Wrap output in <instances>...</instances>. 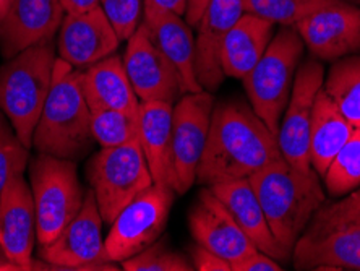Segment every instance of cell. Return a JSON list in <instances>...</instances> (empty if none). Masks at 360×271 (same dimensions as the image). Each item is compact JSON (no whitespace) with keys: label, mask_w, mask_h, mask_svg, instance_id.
I'll return each instance as SVG.
<instances>
[{"label":"cell","mask_w":360,"mask_h":271,"mask_svg":"<svg viewBox=\"0 0 360 271\" xmlns=\"http://www.w3.org/2000/svg\"><path fill=\"white\" fill-rule=\"evenodd\" d=\"M283 158L278 138L252 106L229 99L214 104L197 182L203 187L250 175Z\"/></svg>","instance_id":"1"},{"label":"cell","mask_w":360,"mask_h":271,"mask_svg":"<svg viewBox=\"0 0 360 271\" xmlns=\"http://www.w3.org/2000/svg\"><path fill=\"white\" fill-rule=\"evenodd\" d=\"M276 241L292 255L316 211L326 201L319 174L279 158L248 177Z\"/></svg>","instance_id":"2"},{"label":"cell","mask_w":360,"mask_h":271,"mask_svg":"<svg viewBox=\"0 0 360 271\" xmlns=\"http://www.w3.org/2000/svg\"><path fill=\"white\" fill-rule=\"evenodd\" d=\"M89 114L82 70L57 57L49 96L33 135V148L44 155L80 161L94 143Z\"/></svg>","instance_id":"3"},{"label":"cell","mask_w":360,"mask_h":271,"mask_svg":"<svg viewBox=\"0 0 360 271\" xmlns=\"http://www.w3.org/2000/svg\"><path fill=\"white\" fill-rule=\"evenodd\" d=\"M56 61V47L49 41L21 51L0 67V111L30 150L49 96Z\"/></svg>","instance_id":"4"},{"label":"cell","mask_w":360,"mask_h":271,"mask_svg":"<svg viewBox=\"0 0 360 271\" xmlns=\"http://www.w3.org/2000/svg\"><path fill=\"white\" fill-rule=\"evenodd\" d=\"M304 51L305 44L297 30L281 26L263 57L242 80L252 109L276 138Z\"/></svg>","instance_id":"5"},{"label":"cell","mask_w":360,"mask_h":271,"mask_svg":"<svg viewBox=\"0 0 360 271\" xmlns=\"http://www.w3.org/2000/svg\"><path fill=\"white\" fill-rule=\"evenodd\" d=\"M75 161L38 153L31 163L30 187L36 211V237L49 244L82 210L84 190Z\"/></svg>","instance_id":"6"},{"label":"cell","mask_w":360,"mask_h":271,"mask_svg":"<svg viewBox=\"0 0 360 271\" xmlns=\"http://www.w3.org/2000/svg\"><path fill=\"white\" fill-rule=\"evenodd\" d=\"M86 177L101 218L108 225L124 206L155 184L140 141L101 148L88 163Z\"/></svg>","instance_id":"7"},{"label":"cell","mask_w":360,"mask_h":271,"mask_svg":"<svg viewBox=\"0 0 360 271\" xmlns=\"http://www.w3.org/2000/svg\"><path fill=\"white\" fill-rule=\"evenodd\" d=\"M174 198L176 190L155 182L124 206L104 239L110 262L122 263L155 244L167 225Z\"/></svg>","instance_id":"8"},{"label":"cell","mask_w":360,"mask_h":271,"mask_svg":"<svg viewBox=\"0 0 360 271\" xmlns=\"http://www.w3.org/2000/svg\"><path fill=\"white\" fill-rule=\"evenodd\" d=\"M49 270H119L110 262L103 239V218L93 190L84 194L82 210L49 244L39 246Z\"/></svg>","instance_id":"9"},{"label":"cell","mask_w":360,"mask_h":271,"mask_svg":"<svg viewBox=\"0 0 360 271\" xmlns=\"http://www.w3.org/2000/svg\"><path fill=\"white\" fill-rule=\"evenodd\" d=\"M214 98L210 92L185 93L172 111V166L176 194H187L197 182V172L208 143Z\"/></svg>","instance_id":"10"},{"label":"cell","mask_w":360,"mask_h":271,"mask_svg":"<svg viewBox=\"0 0 360 271\" xmlns=\"http://www.w3.org/2000/svg\"><path fill=\"white\" fill-rule=\"evenodd\" d=\"M325 82L319 58L302 62L295 73L292 92L279 124L278 145L285 161L302 171H310V124L316 94Z\"/></svg>","instance_id":"11"},{"label":"cell","mask_w":360,"mask_h":271,"mask_svg":"<svg viewBox=\"0 0 360 271\" xmlns=\"http://www.w3.org/2000/svg\"><path fill=\"white\" fill-rule=\"evenodd\" d=\"M310 54L319 61L360 54V5L331 0L294 26Z\"/></svg>","instance_id":"12"},{"label":"cell","mask_w":360,"mask_h":271,"mask_svg":"<svg viewBox=\"0 0 360 271\" xmlns=\"http://www.w3.org/2000/svg\"><path fill=\"white\" fill-rule=\"evenodd\" d=\"M36 239L33 194L25 174H15L0 192V252L15 270H49L33 260Z\"/></svg>","instance_id":"13"},{"label":"cell","mask_w":360,"mask_h":271,"mask_svg":"<svg viewBox=\"0 0 360 271\" xmlns=\"http://www.w3.org/2000/svg\"><path fill=\"white\" fill-rule=\"evenodd\" d=\"M122 61L140 103L161 101L176 104L184 94L176 67L153 42L143 23L127 41Z\"/></svg>","instance_id":"14"},{"label":"cell","mask_w":360,"mask_h":271,"mask_svg":"<svg viewBox=\"0 0 360 271\" xmlns=\"http://www.w3.org/2000/svg\"><path fill=\"white\" fill-rule=\"evenodd\" d=\"M65 17L60 0H10L0 20V52L12 58L21 51L49 42Z\"/></svg>","instance_id":"15"},{"label":"cell","mask_w":360,"mask_h":271,"mask_svg":"<svg viewBox=\"0 0 360 271\" xmlns=\"http://www.w3.org/2000/svg\"><path fill=\"white\" fill-rule=\"evenodd\" d=\"M57 34V54L78 70L115 54L120 44L101 7L83 13H65Z\"/></svg>","instance_id":"16"},{"label":"cell","mask_w":360,"mask_h":271,"mask_svg":"<svg viewBox=\"0 0 360 271\" xmlns=\"http://www.w3.org/2000/svg\"><path fill=\"white\" fill-rule=\"evenodd\" d=\"M188 227L195 242L229 263L258 251L210 187L198 194L188 213Z\"/></svg>","instance_id":"17"},{"label":"cell","mask_w":360,"mask_h":271,"mask_svg":"<svg viewBox=\"0 0 360 271\" xmlns=\"http://www.w3.org/2000/svg\"><path fill=\"white\" fill-rule=\"evenodd\" d=\"M243 12V0H208L197 23V77L205 92L214 93L224 82L221 68V44Z\"/></svg>","instance_id":"18"},{"label":"cell","mask_w":360,"mask_h":271,"mask_svg":"<svg viewBox=\"0 0 360 271\" xmlns=\"http://www.w3.org/2000/svg\"><path fill=\"white\" fill-rule=\"evenodd\" d=\"M210 189L222 201V205L226 206L227 211L258 251L278 260L279 263L290 262L292 255L285 252V248L281 246L271 232V227L268 225V220L263 213V208L250 180H227V182L211 185Z\"/></svg>","instance_id":"19"},{"label":"cell","mask_w":360,"mask_h":271,"mask_svg":"<svg viewBox=\"0 0 360 271\" xmlns=\"http://www.w3.org/2000/svg\"><path fill=\"white\" fill-rule=\"evenodd\" d=\"M294 267L316 271H360V222L302 236L294 246Z\"/></svg>","instance_id":"20"},{"label":"cell","mask_w":360,"mask_h":271,"mask_svg":"<svg viewBox=\"0 0 360 271\" xmlns=\"http://www.w3.org/2000/svg\"><path fill=\"white\" fill-rule=\"evenodd\" d=\"M141 23L153 42L176 67L184 94L203 92L195 67L197 62L195 36L187 20L171 12H155L143 13Z\"/></svg>","instance_id":"21"},{"label":"cell","mask_w":360,"mask_h":271,"mask_svg":"<svg viewBox=\"0 0 360 271\" xmlns=\"http://www.w3.org/2000/svg\"><path fill=\"white\" fill-rule=\"evenodd\" d=\"M82 88L89 111L117 109L130 115L140 113L141 103L127 75L124 61L117 54L84 68Z\"/></svg>","instance_id":"22"},{"label":"cell","mask_w":360,"mask_h":271,"mask_svg":"<svg viewBox=\"0 0 360 271\" xmlns=\"http://www.w3.org/2000/svg\"><path fill=\"white\" fill-rule=\"evenodd\" d=\"M172 111L174 104L161 101L141 103L139 122L140 146L153 180L176 190L172 166Z\"/></svg>","instance_id":"23"},{"label":"cell","mask_w":360,"mask_h":271,"mask_svg":"<svg viewBox=\"0 0 360 271\" xmlns=\"http://www.w3.org/2000/svg\"><path fill=\"white\" fill-rule=\"evenodd\" d=\"M276 25L255 15L243 13L221 44V68L224 77L243 80L266 52Z\"/></svg>","instance_id":"24"},{"label":"cell","mask_w":360,"mask_h":271,"mask_svg":"<svg viewBox=\"0 0 360 271\" xmlns=\"http://www.w3.org/2000/svg\"><path fill=\"white\" fill-rule=\"evenodd\" d=\"M354 129L356 127L342 115L321 87L316 94L310 124V164L320 177L351 138Z\"/></svg>","instance_id":"25"},{"label":"cell","mask_w":360,"mask_h":271,"mask_svg":"<svg viewBox=\"0 0 360 271\" xmlns=\"http://www.w3.org/2000/svg\"><path fill=\"white\" fill-rule=\"evenodd\" d=\"M323 92L342 115L360 129V54L338 58L323 82Z\"/></svg>","instance_id":"26"},{"label":"cell","mask_w":360,"mask_h":271,"mask_svg":"<svg viewBox=\"0 0 360 271\" xmlns=\"http://www.w3.org/2000/svg\"><path fill=\"white\" fill-rule=\"evenodd\" d=\"M323 180L328 195L335 198L360 187V129H354L346 145L333 158Z\"/></svg>","instance_id":"27"},{"label":"cell","mask_w":360,"mask_h":271,"mask_svg":"<svg viewBox=\"0 0 360 271\" xmlns=\"http://www.w3.org/2000/svg\"><path fill=\"white\" fill-rule=\"evenodd\" d=\"M89 113L91 134L101 148L140 141L139 115H130L117 109H91Z\"/></svg>","instance_id":"28"},{"label":"cell","mask_w":360,"mask_h":271,"mask_svg":"<svg viewBox=\"0 0 360 271\" xmlns=\"http://www.w3.org/2000/svg\"><path fill=\"white\" fill-rule=\"evenodd\" d=\"M331 0H243V12L279 26H295Z\"/></svg>","instance_id":"29"},{"label":"cell","mask_w":360,"mask_h":271,"mask_svg":"<svg viewBox=\"0 0 360 271\" xmlns=\"http://www.w3.org/2000/svg\"><path fill=\"white\" fill-rule=\"evenodd\" d=\"M360 222V187L344 195L341 200L333 203H323L316 211L314 220L302 236H316L326 231L347 225H359Z\"/></svg>","instance_id":"30"},{"label":"cell","mask_w":360,"mask_h":271,"mask_svg":"<svg viewBox=\"0 0 360 271\" xmlns=\"http://www.w3.org/2000/svg\"><path fill=\"white\" fill-rule=\"evenodd\" d=\"M125 271H192L193 265L184 253L169 246L166 239L120 263Z\"/></svg>","instance_id":"31"},{"label":"cell","mask_w":360,"mask_h":271,"mask_svg":"<svg viewBox=\"0 0 360 271\" xmlns=\"http://www.w3.org/2000/svg\"><path fill=\"white\" fill-rule=\"evenodd\" d=\"M30 148L23 145L10 120L0 111V192L15 174H25Z\"/></svg>","instance_id":"32"},{"label":"cell","mask_w":360,"mask_h":271,"mask_svg":"<svg viewBox=\"0 0 360 271\" xmlns=\"http://www.w3.org/2000/svg\"><path fill=\"white\" fill-rule=\"evenodd\" d=\"M99 7L120 41H129L141 23L143 0H99Z\"/></svg>","instance_id":"33"},{"label":"cell","mask_w":360,"mask_h":271,"mask_svg":"<svg viewBox=\"0 0 360 271\" xmlns=\"http://www.w3.org/2000/svg\"><path fill=\"white\" fill-rule=\"evenodd\" d=\"M190 262L193 265V270L197 271H232L231 263L226 258L219 257L218 253L208 251L197 242L190 248Z\"/></svg>","instance_id":"34"},{"label":"cell","mask_w":360,"mask_h":271,"mask_svg":"<svg viewBox=\"0 0 360 271\" xmlns=\"http://www.w3.org/2000/svg\"><path fill=\"white\" fill-rule=\"evenodd\" d=\"M232 271H283V265L264 252L255 251L231 263Z\"/></svg>","instance_id":"35"},{"label":"cell","mask_w":360,"mask_h":271,"mask_svg":"<svg viewBox=\"0 0 360 271\" xmlns=\"http://www.w3.org/2000/svg\"><path fill=\"white\" fill-rule=\"evenodd\" d=\"M188 0H143V13L171 12L185 17Z\"/></svg>","instance_id":"36"},{"label":"cell","mask_w":360,"mask_h":271,"mask_svg":"<svg viewBox=\"0 0 360 271\" xmlns=\"http://www.w3.org/2000/svg\"><path fill=\"white\" fill-rule=\"evenodd\" d=\"M65 13H83L99 7V0H60Z\"/></svg>","instance_id":"37"},{"label":"cell","mask_w":360,"mask_h":271,"mask_svg":"<svg viewBox=\"0 0 360 271\" xmlns=\"http://www.w3.org/2000/svg\"><path fill=\"white\" fill-rule=\"evenodd\" d=\"M206 4H208V0H188L187 12H185V20H187V23L190 26H193V28L197 26L201 15L205 12Z\"/></svg>","instance_id":"38"},{"label":"cell","mask_w":360,"mask_h":271,"mask_svg":"<svg viewBox=\"0 0 360 271\" xmlns=\"http://www.w3.org/2000/svg\"><path fill=\"white\" fill-rule=\"evenodd\" d=\"M8 4H10V0H0V20H2L5 12H7Z\"/></svg>","instance_id":"39"},{"label":"cell","mask_w":360,"mask_h":271,"mask_svg":"<svg viewBox=\"0 0 360 271\" xmlns=\"http://www.w3.org/2000/svg\"><path fill=\"white\" fill-rule=\"evenodd\" d=\"M0 270H15V268L7 258H2V260H0Z\"/></svg>","instance_id":"40"},{"label":"cell","mask_w":360,"mask_h":271,"mask_svg":"<svg viewBox=\"0 0 360 271\" xmlns=\"http://www.w3.org/2000/svg\"><path fill=\"white\" fill-rule=\"evenodd\" d=\"M354 2H356V4H360V0H354Z\"/></svg>","instance_id":"41"}]
</instances>
